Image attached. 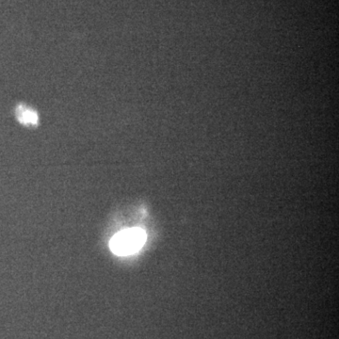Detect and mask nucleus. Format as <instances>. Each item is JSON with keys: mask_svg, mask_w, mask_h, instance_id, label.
Segmentation results:
<instances>
[{"mask_svg": "<svg viewBox=\"0 0 339 339\" xmlns=\"http://www.w3.org/2000/svg\"><path fill=\"white\" fill-rule=\"evenodd\" d=\"M146 233L141 228L126 229L115 236L110 242L113 254L127 256L139 252L146 241Z\"/></svg>", "mask_w": 339, "mask_h": 339, "instance_id": "nucleus-1", "label": "nucleus"}, {"mask_svg": "<svg viewBox=\"0 0 339 339\" xmlns=\"http://www.w3.org/2000/svg\"><path fill=\"white\" fill-rule=\"evenodd\" d=\"M17 116L19 121H21L25 125H36L38 123V116L36 113L25 107L18 108Z\"/></svg>", "mask_w": 339, "mask_h": 339, "instance_id": "nucleus-2", "label": "nucleus"}]
</instances>
